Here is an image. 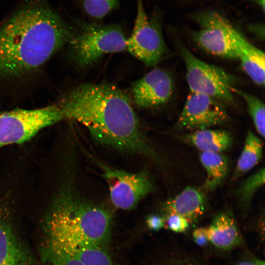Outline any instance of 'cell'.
<instances>
[{
    "instance_id": "obj_1",
    "label": "cell",
    "mask_w": 265,
    "mask_h": 265,
    "mask_svg": "<svg viewBox=\"0 0 265 265\" xmlns=\"http://www.w3.org/2000/svg\"><path fill=\"white\" fill-rule=\"evenodd\" d=\"M75 35L46 0L25 2L0 24V89L33 76Z\"/></svg>"
},
{
    "instance_id": "obj_2",
    "label": "cell",
    "mask_w": 265,
    "mask_h": 265,
    "mask_svg": "<svg viewBox=\"0 0 265 265\" xmlns=\"http://www.w3.org/2000/svg\"><path fill=\"white\" fill-rule=\"evenodd\" d=\"M65 119L86 127L97 141L121 151L162 159L141 131L129 98L108 83H87L74 88L58 104Z\"/></svg>"
},
{
    "instance_id": "obj_3",
    "label": "cell",
    "mask_w": 265,
    "mask_h": 265,
    "mask_svg": "<svg viewBox=\"0 0 265 265\" xmlns=\"http://www.w3.org/2000/svg\"><path fill=\"white\" fill-rule=\"evenodd\" d=\"M64 117L57 104L0 111V153L7 147L31 140L46 128L64 120Z\"/></svg>"
},
{
    "instance_id": "obj_4",
    "label": "cell",
    "mask_w": 265,
    "mask_h": 265,
    "mask_svg": "<svg viewBox=\"0 0 265 265\" xmlns=\"http://www.w3.org/2000/svg\"><path fill=\"white\" fill-rule=\"evenodd\" d=\"M180 53L186 68V80L190 92L217 99L226 103H233L236 80L223 69L200 59L186 48L180 47Z\"/></svg>"
},
{
    "instance_id": "obj_5",
    "label": "cell",
    "mask_w": 265,
    "mask_h": 265,
    "mask_svg": "<svg viewBox=\"0 0 265 265\" xmlns=\"http://www.w3.org/2000/svg\"><path fill=\"white\" fill-rule=\"evenodd\" d=\"M81 33L69 42L74 60L80 66L92 64L106 54L126 50V40L121 26L83 25Z\"/></svg>"
},
{
    "instance_id": "obj_6",
    "label": "cell",
    "mask_w": 265,
    "mask_h": 265,
    "mask_svg": "<svg viewBox=\"0 0 265 265\" xmlns=\"http://www.w3.org/2000/svg\"><path fill=\"white\" fill-rule=\"evenodd\" d=\"M97 162L108 185L111 202L118 209H132L154 189L153 183L146 171L129 173Z\"/></svg>"
},
{
    "instance_id": "obj_7",
    "label": "cell",
    "mask_w": 265,
    "mask_h": 265,
    "mask_svg": "<svg viewBox=\"0 0 265 265\" xmlns=\"http://www.w3.org/2000/svg\"><path fill=\"white\" fill-rule=\"evenodd\" d=\"M126 50L149 66L158 64L167 52L159 26L148 17L142 0H137L134 27L126 40Z\"/></svg>"
},
{
    "instance_id": "obj_8",
    "label": "cell",
    "mask_w": 265,
    "mask_h": 265,
    "mask_svg": "<svg viewBox=\"0 0 265 265\" xmlns=\"http://www.w3.org/2000/svg\"><path fill=\"white\" fill-rule=\"evenodd\" d=\"M230 115L225 103L215 98L190 92L172 131H196L225 124Z\"/></svg>"
},
{
    "instance_id": "obj_9",
    "label": "cell",
    "mask_w": 265,
    "mask_h": 265,
    "mask_svg": "<svg viewBox=\"0 0 265 265\" xmlns=\"http://www.w3.org/2000/svg\"><path fill=\"white\" fill-rule=\"evenodd\" d=\"M197 22L199 27L193 37L200 48L215 56L237 59L232 37L234 26L225 18L211 11L198 16Z\"/></svg>"
},
{
    "instance_id": "obj_10",
    "label": "cell",
    "mask_w": 265,
    "mask_h": 265,
    "mask_svg": "<svg viewBox=\"0 0 265 265\" xmlns=\"http://www.w3.org/2000/svg\"><path fill=\"white\" fill-rule=\"evenodd\" d=\"M173 91L171 77L165 71L155 68L138 80L132 88L134 103L141 108H151L166 103Z\"/></svg>"
},
{
    "instance_id": "obj_11",
    "label": "cell",
    "mask_w": 265,
    "mask_h": 265,
    "mask_svg": "<svg viewBox=\"0 0 265 265\" xmlns=\"http://www.w3.org/2000/svg\"><path fill=\"white\" fill-rule=\"evenodd\" d=\"M232 37L235 51L243 70L257 85L264 86L265 82L264 53L248 41L233 27Z\"/></svg>"
},
{
    "instance_id": "obj_12",
    "label": "cell",
    "mask_w": 265,
    "mask_h": 265,
    "mask_svg": "<svg viewBox=\"0 0 265 265\" xmlns=\"http://www.w3.org/2000/svg\"><path fill=\"white\" fill-rule=\"evenodd\" d=\"M206 197L202 191L188 186L163 204L166 215H180L191 223L204 212L206 208Z\"/></svg>"
},
{
    "instance_id": "obj_13",
    "label": "cell",
    "mask_w": 265,
    "mask_h": 265,
    "mask_svg": "<svg viewBox=\"0 0 265 265\" xmlns=\"http://www.w3.org/2000/svg\"><path fill=\"white\" fill-rule=\"evenodd\" d=\"M207 229L210 242L218 249L230 250L242 242L236 222L229 212L217 214Z\"/></svg>"
},
{
    "instance_id": "obj_14",
    "label": "cell",
    "mask_w": 265,
    "mask_h": 265,
    "mask_svg": "<svg viewBox=\"0 0 265 265\" xmlns=\"http://www.w3.org/2000/svg\"><path fill=\"white\" fill-rule=\"evenodd\" d=\"M182 139L201 152L222 153L232 145L231 133L224 130L204 129L183 135Z\"/></svg>"
},
{
    "instance_id": "obj_15",
    "label": "cell",
    "mask_w": 265,
    "mask_h": 265,
    "mask_svg": "<svg viewBox=\"0 0 265 265\" xmlns=\"http://www.w3.org/2000/svg\"><path fill=\"white\" fill-rule=\"evenodd\" d=\"M200 160L207 173L203 187L207 190H212L226 178L229 170L228 159L222 153L201 152Z\"/></svg>"
},
{
    "instance_id": "obj_16",
    "label": "cell",
    "mask_w": 265,
    "mask_h": 265,
    "mask_svg": "<svg viewBox=\"0 0 265 265\" xmlns=\"http://www.w3.org/2000/svg\"><path fill=\"white\" fill-rule=\"evenodd\" d=\"M263 144L261 139L252 131L247 132L243 149L232 176L236 180L254 167L261 160Z\"/></svg>"
},
{
    "instance_id": "obj_17",
    "label": "cell",
    "mask_w": 265,
    "mask_h": 265,
    "mask_svg": "<svg viewBox=\"0 0 265 265\" xmlns=\"http://www.w3.org/2000/svg\"><path fill=\"white\" fill-rule=\"evenodd\" d=\"M47 239L62 247L83 265H112L104 247L93 244L61 243Z\"/></svg>"
},
{
    "instance_id": "obj_18",
    "label": "cell",
    "mask_w": 265,
    "mask_h": 265,
    "mask_svg": "<svg viewBox=\"0 0 265 265\" xmlns=\"http://www.w3.org/2000/svg\"><path fill=\"white\" fill-rule=\"evenodd\" d=\"M233 93L241 97L245 102L247 110L253 121L257 132L263 138L265 137V107L264 103L254 95L235 87L232 89Z\"/></svg>"
},
{
    "instance_id": "obj_19",
    "label": "cell",
    "mask_w": 265,
    "mask_h": 265,
    "mask_svg": "<svg viewBox=\"0 0 265 265\" xmlns=\"http://www.w3.org/2000/svg\"><path fill=\"white\" fill-rule=\"evenodd\" d=\"M43 258L46 265H83L65 250L48 239L43 248Z\"/></svg>"
},
{
    "instance_id": "obj_20",
    "label": "cell",
    "mask_w": 265,
    "mask_h": 265,
    "mask_svg": "<svg viewBox=\"0 0 265 265\" xmlns=\"http://www.w3.org/2000/svg\"><path fill=\"white\" fill-rule=\"evenodd\" d=\"M265 183V169H260L249 177L240 185L237 190L238 199L241 206L247 208L257 190Z\"/></svg>"
},
{
    "instance_id": "obj_21",
    "label": "cell",
    "mask_w": 265,
    "mask_h": 265,
    "mask_svg": "<svg viewBox=\"0 0 265 265\" xmlns=\"http://www.w3.org/2000/svg\"><path fill=\"white\" fill-rule=\"evenodd\" d=\"M90 17L101 20L119 6V0H80Z\"/></svg>"
},
{
    "instance_id": "obj_22",
    "label": "cell",
    "mask_w": 265,
    "mask_h": 265,
    "mask_svg": "<svg viewBox=\"0 0 265 265\" xmlns=\"http://www.w3.org/2000/svg\"><path fill=\"white\" fill-rule=\"evenodd\" d=\"M190 223L185 218L177 214L166 215L165 226L175 233H182L186 231Z\"/></svg>"
},
{
    "instance_id": "obj_23",
    "label": "cell",
    "mask_w": 265,
    "mask_h": 265,
    "mask_svg": "<svg viewBox=\"0 0 265 265\" xmlns=\"http://www.w3.org/2000/svg\"><path fill=\"white\" fill-rule=\"evenodd\" d=\"M192 237L195 243L200 246H204L210 242L207 227L195 229L192 232Z\"/></svg>"
},
{
    "instance_id": "obj_24",
    "label": "cell",
    "mask_w": 265,
    "mask_h": 265,
    "mask_svg": "<svg viewBox=\"0 0 265 265\" xmlns=\"http://www.w3.org/2000/svg\"><path fill=\"white\" fill-rule=\"evenodd\" d=\"M147 223L151 230L157 231L165 226V219L158 215H151L147 218Z\"/></svg>"
},
{
    "instance_id": "obj_25",
    "label": "cell",
    "mask_w": 265,
    "mask_h": 265,
    "mask_svg": "<svg viewBox=\"0 0 265 265\" xmlns=\"http://www.w3.org/2000/svg\"><path fill=\"white\" fill-rule=\"evenodd\" d=\"M236 265H265V261L256 257L247 258L238 262Z\"/></svg>"
},
{
    "instance_id": "obj_26",
    "label": "cell",
    "mask_w": 265,
    "mask_h": 265,
    "mask_svg": "<svg viewBox=\"0 0 265 265\" xmlns=\"http://www.w3.org/2000/svg\"><path fill=\"white\" fill-rule=\"evenodd\" d=\"M168 265H198V264L189 260H177L170 263Z\"/></svg>"
},
{
    "instance_id": "obj_27",
    "label": "cell",
    "mask_w": 265,
    "mask_h": 265,
    "mask_svg": "<svg viewBox=\"0 0 265 265\" xmlns=\"http://www.w3.org/2000/svg\"><path fill=\"white\" fill-rule=\"evenodd\" d=\"M252 0L255 3H256L259 6H260L263 10H265V0Z\"/></svg>"
}]
</instances>
